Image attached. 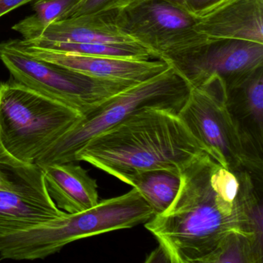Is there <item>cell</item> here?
Returning <instances> with one entry per match:
<instances>
[{
	"mask_svg": "<svg viewBox=\"0 0 263 263\" xmlns=\"http://www.w3.org/2000/svg\"><path fill=\"white\" fill-rule=\"evenodd\" d=\"M181 178L170 206L144 223L170 262H205L233 231L262 237V181L227 168L209 152L186 166Z\"/></svg>",
	"mask_w": 263,
	"mask_h": 263,
	"instance_id": "obj_1",
	"label": "cell"
},
{
	"mask_svg": "<svg viewBox=\"0 0 263 263\" xmlns=\"http://www.w3.org/2000/svg\"><path fill=\"white\" fill-rule=\"evenodd\" d=\"M205 152L178 113L145 108L90 140L75 156L118 179L144 171H181Z\"/></svg>",
	"mask_w": 263,
	"mask_h": 263,
	"instance_id": "obj_2",
	"label": "cell"
},
{
	"mask_svg": "<svg viewBox=\"0 0 263 263\" xmlns=\"http://www.w3.org/2000/svg\"><path fill=\"white\" fill-rule=\"evenodd\" d=\"M136 189L99 201L91 209L47 221L32 229L0 236V255L13 260L44 258L72 241L119 229H129L155 216Z\"/></svg>",
	"mask_w": 263,
	"mask_h": 263,
	"instance_id": "obj_3",
	"label": "cell"
},
{
	"mask_svg": "<svg viewBox=\"0 0 263 263\" xmlns=\"http://www.w3.org/2000/svg\"><path fill=\"white\" fill-rule=\"evenodd\" d=\"M191 87L172 66L128 87L81 115V118L37 160V165L75 162L77 154L95 137L145 108L178 113Z\"/></svg>",
	"mask_w": 263,
	"mask_h": 263,
	"instance_id": "obj_4",
	"label": "cell"
},
{
	"mask_svg": "<svg viewBox=\"0 0 263 263\" xmlns=\"http://www.w3.org/2000/svg\"><path fill=\"white\" fill-rule=\"evenodd\" d=\"M81 116L12 78L0 83V141L24 162L35 164Z\"/></svg>",
	"mask_w": 263,
	"mask_h": 263,
	"instance_id": "obj_5",
	"label": "cell"
},
{
	"mask_svg": "<svg viewBox=\"0 0 263 263\" xmlns=\"http://www.w3.org/2000/svg\"><path fill=\"white\" fill-rule=\"evenodd\" d=\"M222 81L212 77L191 87L178 115L192 135L223 166L262 181L263 151L242 132L226 107Z\"/></svg>",
	"mask_w": 263,
	"mask_h": 263,
	"instance_id": "obj_6",
	"label": "cell"
},
{
	"mask_svg": "<svg viewBox=\"0 0 263 263\" xmlns=\"http://www.w3.org/2000/svg\"><path fill=\"white\" fill-rule=\"evenodd\" d=\"M0 61L18 82L83 115L137 84L88 76L35 59L10 41L0 44Z\"/></svg>",
	"mask_w": 263,
	"mask_h": 263,
	"instance_id": "obj_7",
	"label": "cell"
},
{
	"mask_svg": "<svg viewBox=\"0 0 263 263\" xmlns=\"http://www.w3.org/2000/svg\"><path fill=\"white\" fill-rule=\"evenodd\" d=\"M118 24L125 34L167 64L209 44L195 31L192 16L163 0H145L120 10Z\"/></svg>",
	"mask_w": 263,
	"mask_h": 263,
	"instance_id": "obj_8",
	"label": "cell"
},
{
	"mask_svg": "<svg viewBox=\"0 0 263 263\" xmlns=\"http://www.w3.org/2000/svg\"><path fill=\"white\" fill-rule=\"evenodd\" d=\"M168 64L191 87L217 77L227 90L263 67V44L239 40L209 43L192 54Z\"/></svg>",
	"mask_w": 263,
	"mask_h": 263,
	"instance_id": "obj_9",
	"label": "cell"
},
{
	"mask_svg": "<svg viewBox=\"0 0 263 263\" xmlns=\"http://www.w3.org/2000/svg\"><path fill=\"white\" fill-rule=\"evenodd\" d=\"M10 42L23 53L55 65L70 69L88 76L114 81L139 84L147 81L169 67L162 61H135L107 57L73 54L29 47L21 40Z\"/></svg>",
	"mask_w": 263,
	"mask_h": 263,
	"instance_id": "obj_10",
	"label": "cell"
},
{
	"mask_svg": "<svg viewBox=\"0 0 263 263\" xmlns=\"http://www.w3.org/2000/svg\"><path fill=\"white\" fill-rule=\"evenodd\" d=\"M194 19L195 31L209 43L239 40L263 44V0H224Z\"/></svg>",
	"mask_w": 263,
	"mask_h": 263,
	"instance_id": "obj_11",
	"label": "cell"
},
{
	"mask_svg": "<svg viewBox=\"0 0 263 263\" xmlns=\"http://www.w3.org/2000/svg\"><path fill=\"white\" fill-rule=\"evenodd\" d=\"M39 167L47 193L61 210L68 214L78 213L99 202L96 180L74 161Z\"/></svg>",
	"mask_w": 263,
	"mask_h": 263,
	"instance_id": "obj_12",
	"label": "cell"
},
{
	"mask_svg": "<svg viewBox=\"0 0 263 263\" xmlns=\"http://www.w3.org/2000/svg\"><path fill=\"white\" fill-rule=\"evenodd\" d=\"M119 12L107 10L56 21L47 27L39 38L56 42L88 44L137 43L120 27Z\"/></svg>",
	"mask_w": 263,
	"mask_h": 263,
	"instance_id": "obj_13",
	"label": "cell"
},
{
	"mask_svg": "<svg viewBox=\"0 0 263 263\" xmlns=\"http://www.w3.org/2000/svg\"><path fill=\"white\" fill-rule=\"evenodd\" d=\"M224 102L240 129L263 151V67L226 90Z\"/></svg>",
	"mask_w": 263,
	"mask_h": 263,
	"instance_id": "obj_14",
	"label": "cell"
},
{
	"mask_svg": "<svg viewBox=\"0 0 263 263\" xmlns=\"http://www.w3.org/2000/svg\"><path fill=\"white\" fill-rule=\"evenodd\" d=\"M67 214L53 201L0 191V236L32 229Z\"/></svg>",
	"mask_w": 263,
	"mask_h": 263,
	"instance_id": "obj_15",
	"label": "cell"
},
{
	"mask_svg": "<svg viewBox=\"0 0 263 263\" xmlns=\"http://www.w3.org/2000/svg\"><path fill=\"white\" fill-rule=\"evenodd\" d=\"M0 191L52 201L46 189L41 167L12 155L0 141Z\"/></svg>",
	"mask_w": 263,
	"mask_h": 263,
	"instance_id": "obj_16",
	"label": "cell"
},
{
	"mask_svg": "<svg viewBox=\"0 0 263 263\" xmlns=\"http://www.w3.org/2000/svg\"><path fill=\"white\" fill-rule=\"evenodd\" d=\"M181 179V172L178 171L152 169L124 177L121 181L136 189L155 215H158L164 212L175 199Z\"/></svg>",
	"mask_w": 263,
	"mask_h": 263,
	"instance_id": "obj_17",
	"label": "cell"
},
{
	"mask_svg": "<svg viewBox=\"0 0 263 263\" xmlns=\"http://www.w3.org/2000/svg\"><path fill=\"white\" fill-rule=\"evenodd\" d=\"M21 42L29 47L53 50L73 54L107 57L135 61H150L154 58L152 52L138 43L126 44H88V43L56 42L38 39Z\"/></svg>",
	"mask_w": 263,
	"mask_h": 263,
	"instance_id": "obj_18",
	"label": "cell"
},
{
	"mask_svg": "<svg viewBox=\"0 0 263 263\" xmlns=\"http://www.w3.org/2000/svg\"><path fill=\"white\" fill-rule=\"evenodd\" d=\"M262 250V237L233 231L223 238L204 263H261Z\"/></svg>",
	"mask_w": 263,
	"mask_h": 263,
	"instance_id": "obj_19",
	"label": "cell"
},
{
	"mask_svg": "<svg viewBox=\"0 0 263 263\" xmlns=\"http://www.w3.org/2000/svg\"><path fill=\"white\" fill-rule=\"evenodd\" d=\"M81 0H34V13L13 26L12 29L21 35L24 41L41 37L47 27L61 21Z\"/></svg>",
	"mask_w": 263,
	"mask_h": 263,
	"instance_id": "obj_20",
	"label": "cell"
},
{
	"mask_svg": "<svg viewBox=\"0 0 263 263\" xmlns=\"http://www.w3.org/2000/svg\"><path fill=\"white\" fill-rule=\"evenodd\" d=\"M144 1L145 0H81L63 20L107 10H127Z\"/></svg>",
	"mask_w": 263,
	"mask_h": 263,
	"instance_id": "obj_21",
	"label": "cell"
},
{
	"mask_svg": "<svg viewBox=\"0 0 263 263\" xmlns=\"http://www.w3.org/2000/svg\"><path fill=\"white\" fill-rule=\"evenodd\" d=\"M224 0H166L193 18L207 14Z\"/></svg>",
	"mask_w": 263,
	"mask_h": 263,
	"instance_id": "obj_22",
	"label": "cell"
},
{
	"mask_svg": "<svg viewBox=\"0 0 263 263\" xmlns=\"http://www.w3.org/2000/svg\"><path fill=\"white\" fill-rule=\"evenodd\" d=\"M34 0H0V17Z\"/></svg>",
	"mask_w": 263,
	"mask_h": 263,
	"instance_id": "obj_23",
	"label": "cell"
},
{
	"mask_svg": "<svg viewBox=\"0 0 263 263\" xmlns=\"http://www.w3.org/2000/svg\"><path fill=\"white\" fill-rule=\"evenodd\" d=\"M163 1H166V0H163Z\"/></svg>",
	"mask_w": 263,
	"mask_h": 263,
	"instance_id": "obj_24",
	"label": "cell"
}]
</instances>
